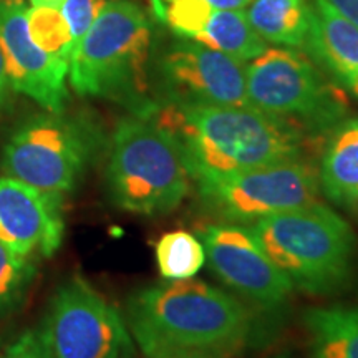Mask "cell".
I'll use <instances>...</instances> for the list:
<instances>
[{
  "label": "cell",
  "instance_id": "obj_18",
  "mask_svg": "<svg viewBox=\"0 0 358 358\" xmlns=\"http://www.w3.org/2000/svg\"><path fill=\"white\" fill-rule=\"evenodd\" d=\"M313 358H358V307H315L303 313Z\"/></svg>",
  "mask_w": 358,
  "mask_h": 358
},
{
  "label": "cell",
  "instance_id": "obj_27",
  "mask_svg": "<svg viewBox=\"0 0 358 358\" xmlns=\"http://www.w3.org/2000/svg\"><path fill=\"white\" fill-rule=\"evenodd\" d=\"M158 358H226V355H217V353H173V355Z\"/></svg>",
  "mask_w": 358,
  "mask_h": 358
},
{
  "label": "cell",
  "instance_id": "obj_16",
  "mask_svg": "<svg viewBox=\"0 0 358 358\" xmlns=\"http://www.w3.org/2000/svg\"><path fill=\"white\" fill-rule=\"evenodd\" d=\"M320 192L343 209H358V116L345 118L329 133L322 153Z\"/></svg>",
  "mask_w": 358,
  "mask_h": 358
},
{
  "label": "cell",
  "instance_id": "obj_19",
  "mask_svg": "<svg viewBox=\"0 0 358 358\" xmlns=\"http://www.w3.org/2000/svg\"><path fill=\"white\" fill-rule=\"evenodd\" d=\"M155 256L164 280L192 279L206 264L203 241L187 231H173L161 236Z\"/></svg>",
  "mask_w": 358,
  "mask_h": 358
},
{
  "label": "cell",
  "instance_id": "obj_14",
  "mask_svg": "<svg viewBox=\"0 0 358 358\" xmlns=\"http://www.w3.org/2000/svg\"><path fill=\"white\" fill-rule=\"evenodd\" d=\"M151 10L179 38L192 40L241 62L267 48L244 10H219L204 0H150Z\"/></svg>",
  "mask_w": 358,
  "mask_h": 358
},
{
  "label": "cell",
  "instance_id": "obj_17",
  "mask_svg": "<svg viewBox=\"0 0 358 358\" xmlns=\"http://www.w3.org/2000/svg\"><path fill=\"white\" fill-rule=\"evenodd\" d=\"M244 12L250 27L266 43L306 48L312 19L308 0H250Z\"/></svg>",
  "mask_w": 358,
  "mask_h": 358
},
{
  "label": "cell",
  "instance_id": "obj_25",
  "mask_svg": "<svg viewBox=\"0 0 358 358\" xmlns=\"http://www.w3.org/2000/svg\"><path fill=\"white\" fill-rule=\"evenodd\" d=\"M204 2L219 10H244L250 0H204Z\"/></svg>",
  "mask_w": 358,
  "mask_h": 358
},
{
  "label": "cell",
  "instance_id": "obj_20",
  "mask_svg": "<svg viewBox=\"0 0 358 358\" xmlns=\"http://www.w3.org/2000/svg\"><path fill=\"white\" fill-rule=\"evenodd\" d=\"M25 17L27 29H29V35L34 43L48 55L70 65V57L75 43L69 22L62 13L60 7L32 6V8H27Z\"/></svg>",
  "mask_w": 358,
  "mask_h": 358
},
{
  "label": "cell",
  "instance_id": "obj_21",
  "mask_svg": "<svg viewBox=\"0 0 358 358\" xmlns=\"http://www.w3.org/2000/svg\"><path fill=\"white\" fill-rule=\"evenodd\" d=\"M35 274L34 257L19 256L0 243V319L22 302Z\"/></svg>",
  "mask_w": 358,
  "mask_h": 358
},
{
  "label": "cell",
  "instance_id": "obj_3",
  "mask_svg": "<svg viewBox=\"0 0 358 358\" xmlns=\"http://www.w3.org/2000/svg\"><path fill=\"white\" fill-rule=\"evenodd\" d=\"M150 52L146 13L129 0H108L71 52V88L80 96L122 103L136 116H146L156 105L150 96Z\"/></svg>",
  "mask_w": 358,
  "mask_h": 358
},
{
  "label": "cell",
  "instance_id": "obj_10",
  "mask_svg": "<svg viewBox=\"0 0 358 358\" xmlns=\"http://www.w3.org/2000/svg\"><path fill=\"white\" fill-rule=\"evenodd\" d=\"M206 262L224 284L254 306L275 308L292 294V284L267 256L249 226L219 222L201 234Z\"/></svg>",
  "mask_w": 358,
  "mask_h": 358
},
{
  "label": "cell",
  "instance_id": "obj_8",
  "mask_svg": "<svg viewBox=\"0 0 358 358\" xmlns=\"http://www.w3.org/2000/svg\"><path fill=\"white\" fill-rule=\"evenodd\" d=\"M203 203L226 222L252 226L261 219L319 201L317 168L289 158L196 182Z\"/></svg>",
  "mask_w": 358,
  "mask_h": 358
},
{
  "label": "cell",
  "instance_id": "obj_1",
  "mask_svg": "<svg viewBox=\"0 0 358 358\" xmlns=\"http://www.w3.org/2000/svg\"><path fill=\"white\" fill-rule=\"evenodd\" d=\"M150 118L176 141L194 182L299 158L307 134L252 106L156 103Z\"/></svg>",
  "mask_w": 358,
  "mask_h": 358
},
{
  "label": "cell",
  "instance_id": "obj_5",
  "mask_svg": "<svg viewBox=\"0 0 358 358\" xmlns=\"http://www.w3.org/2000/svg\"><path fill=\"white\" fill-rule=\"evenodd\" d=\"M191 181L171 134L145 116L120 120L105 168L111 204L140 216H164L186 199Z\"/></svg>",
  "mask_w": 358,
  "mask_h": 358
},
{
  "label": "cell",
  "instance_id": "obj_23",
  "mask_svg": "<svg viewBox=\"0 0 358 358\" xmlns=\"http://www.w3.org/2000/svg\"><path fill=\"white\" fill-rule=\"evenodd\" d=\"M2 358H53L42 325L27 329L3 350Z\"/></svg>",
  "mask_w": 358,
  "mask_h": 358
},
{
  "label": "cell",
  "instance_id": "obj_30",
  "mask_svg": "<svg viewBox=\"0 0 358 358\" xmlns=\"http://www.w3.org/2000/svg\"><path fill=\"white\" fill-rule=\"evenodd\" d=\"M3 357V350H2V348H0V358H2Z\"/></svg>",
  "mask_w": 358,
  "mask_h": 358
},
{
  "label": "cell",
  "instance_id": "obj_9",
  "mask_svg": "<svg viewBox=\"0 0 358 358\" xmlns=\"http://www.w3.org/2000/svg\"><path fill=\"white\" fill-rule=\"evenodd\" d=\"M53 358H129L127 320L82 275L58 285L42 322Z\"/></svg>",
  "mask_w": 358,
  "mask_h": 358
},
{
  "label": "cell",
  "instance_id": "obj_24",
  "mask_svg": "<svg viewBox=\"0 0 358 358\" xmlns=\"http://www.w3.org/2000/svg\"><path fill=\"white\" fill-rule=\"evenodd\" d=\"M334 8L358 25V0H327Z\"/></svg>",
  "mask_w": 358,
  "mask_h": 358
},
{
  "label": "cell",
  "instance_id": "obj_15",
  "mask_svg": "<svg viewBox=\"0 0 358 358\" xmlns=\"http://www.w3.org/2000/svg\"><path fill=\"white\" fill-rule=\"evenodd\" d=\"M312 60L345 92L358 98V25L327 0H313L306 42Z\"/></svg>",
  "mask_w": 358,
  "mask_h": 358
},
{
  "label": "cell",
  "instance_id": "obj_28",
  "mask_svg": "<svg viewBox=\"0 0 358 358\" xmlns=\"http://www.w3.org/2000/svg\"><path fill=\"white\" fill-rule=\"evenodd\" d=\"M32 6H48V7H60L64 0H30Z\"/></svg>",
  "mask_w": 358,
  "mask_h": 358
},
{
  "label": "cell",
  "instance_id": "obj_12",
  "mask_svg": "<svg viewBox=\"0 0 358 358\" xmlns=\"http://www.w3.org/2000/svg\"><path fill=\"white\" fill-rule=\"evenodd\" d=\"M25 13L24 3L0 2V52L10 88L47 111L62 113L69 103V64L34 43Z\"/></svg>",
  "mask_w": 358,
  "mask_h": 358
},
{
  "label": "cell",
  "instance_id": "obj_11",
  "mask_svg": "<svg viewBox=\"0 0 358 358\" xmlns=\"http://www.w3.org/2000/svg\"><path fill=\"white\" fill-rule=\"evenodd\" d=\"M164 101L219 106H250L245 62L179 38L159 62Z\"/></svg>",
  "mask_w": 358,
  "mask_h": 358
},
{
  "label": "cell",
  "instance_id": "obj_13",
  "mask_svg": "<svg viewBox=\"0 0 358 358\" xmlns=\"http://www.w3.org/2000/svg\"><path fill=\"white\" fill-rule=\"evenodd\" d=\"M64 198L0 178V243L24 257H52L64 243Z\"/></svg>",
  "mask_w": 358,
  "mask_h": 358
},
{
  "label": "cell",
  "instance_id": "obj_6",
  "mask_svg": "<svg viewBox=\"0 0 358 358\" xmlns=\"http://www.w3.org/2000/svg\"><path fill=\"white\" fill-rule=\"evenodd\" d=\"M250 106L284 120L308 138L329 134L347 118V92L297 48L267 47L245 64Z\"/></svg>",
  "mask_w": 358,
  "mask_h": 358
},
{
  "label": "cell",
  "instance_id": "obj_2",
  "mask_svg": "<svg viewBox=\"0 0 358 358\" xmlns=\"http://www.w3.org/2000/svg\"><path fill=\"white\" fill-rule=\"evenodd\" d=\"M129 335L145 358L217 353L243 347L254 319L243 302L201 280H166L129 295Z\"/></svg>",
  "mask_w": 358,
  "mask_h": 358
},
{
  "label": "cell",
  "instance_id": "obj_7",
  "mask_svg": "<svg viewBox=\"0 0 358 358\" xmlns=\"http://www.w3.org/2000/svg\"><path fill=\"white\" fill-rule=\"evenodd\" d=\"M101 148V134L82 116L34 115L13 129L2 150L6 176L64 198L77 189Z\"/></svg>",
  "mask_w": 358,
  "mask_h": 358
},
{
  "label": "cell",
  "instance_id": "obj_29",
  "mask_svg": "<svg viewBox=\"0 0 358 358\" xmlns=\"http://www.w3.org/2000/svg\"><path fill=\"white\" fill-rule=\"evenodd\" d=\"M274 358H292V357H289V355H279V357H274Z\"/></svg>",
  "mask_w": 358,
  "mask_h": 358
},
{
  "label": "cell",
  "instance_id": "obj_22",
  "mask_svg": "<svg viewBox=\"0 0 358 358\" xmlns=\"http://www.w3.org/2000/svg\"><path fill=\"white\" fill-rule=\"evenodd\" d=\"M106 2L108 0H64L60 10L64 13L66 22H69L75 45L83 38L90 27L95 24Z\"/></svg>",
  "mask_w": 358,
  "mask_h": 358
},
{
  "label": "cell",
  "instance_id": "obj_4",
  "mask_svg": "<svg viewBox=\"0 0 358 358\" xmlns=\"http://www.w3.org/2000/svg\"><path fill=\"white\" fill-rule=\"evenodd\" d=\"M249 227L294 289L312 295L337 294L355 275V231L319 201L261 219Z\"/></svg>",
  "mask_w": 358,
  "mask_h": 358
},
{
  "label": "cell",
  "instance_id": "obj_26",
  "mask_svg": "<svg viewBox=\"0 0 358 358\" xmlns=\"http://www.w3.org/2000/svg\"><path fill=\"white\" fill-rule=\"evenodd\" d=\"M8 90H10V82H8L6 64H3L2 52H0V111L6 106L8 98Z\"/></svg>",
  "mask_w": 358,
  "mask_h": 358
}]
</instances>
